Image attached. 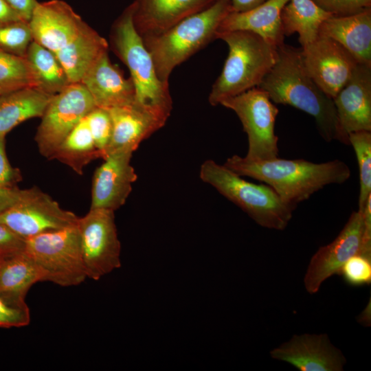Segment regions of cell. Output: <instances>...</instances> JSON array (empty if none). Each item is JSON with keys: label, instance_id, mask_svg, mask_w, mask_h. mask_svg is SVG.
<instances>
[{"label": "cell", "instance_id": "32", "mask_svg": "<svg viewBox=\"0 0 371 371\" xmlns=\"http://www.w3.org/2000/svg\"><path fill=\"white\" fill-rule=\"evenodd\" d=\"M94 143L100 152L102 159L106 156L112 135V120L109 110L93 108L85 117Z\"/></svg>", "mask_w": 371, "mask_h": 371}, {"label": "cell", "instance_id": "24", "mask_svg": "<svg viewBox=\"0 0 371 371\" xmlns=\"http://www.w3.org/2000/svg\"><path fill=\"white\" fill-rule=\"evenodd\" d=\"M38 282L41 273L24 251L0 258V295L11 303L27 305L26 295Z\"/></svg>", "mask_w": 371, "mask_h": 371}, {"label": "cell", "instance_id": "12", "mask_svg": "<svg viewBox=\"0 0 371 371\" xmlns=\"http://www.w3.org/2000/svg\"><path fill=\"white\" fill-rule=\"evenodd\" d=\"M301 49L307 72L333 99L350 78L357 61L337 41L322 35Z\"/></svg>", "mask_w": 371, "mask_h": 371}, {"label": "cell", "instance_id": "14", "mask_svg": "<svg viewBox=\"0 0 371 371\" xmlns=\"http://www.w3.org/2000/svg\"><path fill=\"white\" fill-rule=\"evenodd\" d=\"M29 23L34 41L56 56L72 45L89 26L61 0L38 2Z\"/></svg>", "mask_w": 371, "mask_h": 371}, {"label": "cell", "instance_id": "33", "mask_svg": "<svg viewBox=\"0 0 371 371\" xmlns=\"http://www.w3.org/2000/svg\"><path fill=\"white\" fill-rule=\"evenodd\" d=\"M371 256L358 253L341 267L339 274L352 286L369 284L371 282Z\"/></svg>", "mask_w": 371, "mask_h": 371}, {"label": "cell", "instance_id": "6", "mask_svg": "<svg viewBox=\"0 0 371 371\" xmlns=\"http://www.w3.org/2000/svg\"><path fill=\"white\" fill-rule=\"evenodd\" d=\"M199 176L262 227L283 230L292 218L294 209L271 187L248 181L224 164L207 159L201 164Z\"/></svg>", "mask_w": 371, "mask_h": 371}, {"label": "cell", "instance_id": "20", "mask_svg": "<svg viewBox=\"0 0 371 371\" xmlns=\"http://www.w3.org/2000/svg\"><path fill=\"white\" fill-rule=\"evenodd\" d=\"M319 35L335 40L359 64L371 67V8L351 15L327 18L319 28Z\"/></svg>", "mask_w": 371, "mask_h": 371}, {"label": "cell", "instance_id": "29", "mask_svg": "<svg viewBox=\"0 0 371 371\" xmlns=\"http://www.w3.org/2000/svg\"><path fill=\"white\" fill-rule=\"evenodd\" d=\"M348 140L355 150L359 167L360 190L358 210L362 212L371 196V131L351 133L348 135Z\"/></svg>", "mask_w": 371, "mask_h": 371}, {"label": "cell", "instance_id": "9", "mask_svg": "<svg viewBox=\"0 0 371 371\" xmlns=\"http://www.w3.org/2000/svg\"><path fill=\"white\" fill-rule=\"evenodd\" d=\"M78 218L37 187L21 189L14 201L0 212V223L24 240L76 225Z\"/></svg>", "mask_w": 371, "mask_h": 371}, {"label": "cell", "instance_id": "13", "mask_svg": "<svg viewBox=\"0 0 371 371\" xmlns=\"http://www.w3.org/2000/svg\"><path fill=\"white\" fill-rule=\"evenodd\" d=\"M363 236L362 212L354 211L336 238L321 247L312 257L304 280L309 293H317L324 281L339 274L350 257L362 252Z\"/></svg>", "mask_w": 371, "mask_h": 371}, {"label": "cell", "instance_id": "16", "mask_svg": "<svg viewBox=\"0 0 371 371\" xmlns=\"http://www.w3.org/2000/svg\"><path fill=\"white\" fill-rule=\"evenodd\" d=\"M133 153L118 150L104 159L93 175L90 208L115 211L125 203L137 178L131 164Z\"/></svg>", "mask_w": 371, "mask_h": 371}, {"label": "cell", "instance_id": "25", "mask_svg": "<svg viewBox=\"0 0 371 371\" xmlns=\"http://www.w3.org/2000/svg\"><path fill=\"white\" fill-rule=\"evenodd\" d=\"M331 16L312 0H289L280 14L284 34L289 36L297 33L303 47L318 36L321 24Z\"/></svg>", "mask_w": 371, "mask_h": 371}, {"label": "cell", "instance_id": "27", "mask_svg": "<svg viewBox=\"0 0 371 371\" xmlns=\"http://www.w3.org/2000/svg\"><path fill=\"white\" fill-rule=\"evenodd\" d=\"M25 58L41 91L56 95L71 84L56 56L36 41L29 45Z\"/></svg>", "mask_w": 371, "mask_h": 371}, {"label": "cell", "instance_id": "39", "mask_svg": "<svg viewBox=\"0 0 371 371\" xmlns=\"http://www.w3.org/2000/svg\"><path fill=\"white\" fill-rule=\"evenodd\" d=\"M267 1L268 0H229V2L232 12H238L254 8Z\"/></svg>", "mask_w": 371, "mask_h": 371}, {"label": "cell", "instance_id": "8", "mask_svg": "<svg viewBox=\"0 0 371 371\" xmlns=\"http://www.w3.org/2000/svg\"><path fill=\"white\" fill-rule=\"evenodd\" d=\"M220 104L234 111L241 122L248 139L245 158L258 161L278 157L275 124L279 110L265 91L255 87Z\"/></svg>", "mask_w": 371, "mask_h": 371}, {"label": "cell", "instance_id": "19", "mask_svg": "<svg viewBox=\"0 0 371 371\" xmlns=\"http://www.w3.org/2000/svg\"><path fill=\"white\" fill-rule=\"evenodd\" d=\"M216 0H135L133 23L142 38L158 36Z\"/></svg>", "mask_w": 371, "mask_h": 371}, {"label": "cell", "instance_id": "26", "mask_svg": "<svg viewBox=\"0 0 371 371\" xmlns=\"http://www.w3.org/2000/svg\"><path fill=\"white\" fill-rule=\"evenodd\" d=\"M85 117L67 135L50 158L65 164L79 175L83 174V169L91 161L102 158Z\"/></svg>", "mask_w": 371, "mask_h": 371}, {"label": "cell", "instance_id": "37", "mask_svg": "<svg viewBox=\"0 0 371 371\" xmlns=\"http://www.w3.org/2000/svg\"><path fill=\"white\" fill-rule=\"evenodd\" d=\"M7 3L20 16L30 22L33 12L38 5L36 0H5Z\"/></svg>", "mask_w": 371, "mask_h": 371}, {"label": "cell", "instance_id": "35", "mask_svg": "<svg viewBox=\"0 0 371 371\" xmlns=\"http://www.w3.org/2000/svg\"><path fill=\"white\" fill-rule=\"evenodd\" d=\"M318 7L335 16L359 13L371 8V0H312Z\"/></svg>", "mask_w": 371, "mask_h": 371}, {"label": "cell", "instance_id": "38", "mask_svg": "<svg viewBox=\"0 0 371 371\" xmlns=\"http://www.w3.org/2000/svg\"><path fill=\"white\" fill-rule=\"evenodd\" d=\"M21 20L23 19L5 0H0V24Z\"/></svg>", "mask_w": 371, "mask_h": 371}, {"label": "cell", "instance_id": "30", "mask_svg": "<svg viewBox=\"0 0 371 371\" xmlns=\"http://www.w3.org/2000/svg\"><path fill=\"white\" fill-rule=\"evenodd\" d=\"M33 41L29 22L21 20L0 24V50L2 52L25 57Z\"/></svg>", "mask_w": 371, "mask_h": 371}, {"label": "cell", "instance_id": "34", "mask_svg": "<svg viewBox=\"0 0 371 371\" xmlns=\"http://www.w3.org/2000/svg\"><path fill=\"white\" fill-rule=\"evenodd\" d=\"M30 312L27 305L11 303L0 295V327L19 328L30 324Z\"/></svg>", "mask_w": 371, "mask_h": 371}, {"label": "cell", "instance_id": "18", "mask_svg": "<svg viewBox=\"0 0 371 371\" xmlns=\"http://www.w3.org/2000/svg\"><path fill=\"white\" fill-rule=\"evenodd\" d=\"M91 95L95 106L109 110L136 101L134 85L111 62L108 51L89 67L80 82Z\"/></svg>", "mask_w": 371, "mask_h": 371}, {"label": "cell", "instance_id": "3", "mask_svg": "<svg viewBox=\"0 0 371 371\" xmlns=\"http://www.w3.org/2000/svg\"><path fill=\"white\" fill-rule=\"evenodd\" d=\"M133 12L131 3L114 23L111 47L130 71L137 103L165 124L172 109L169 82L159 79L152 57L135 27Z\"/></svg>", "mask_w": 371, "mask_h": 371}, {"label": "cell", "instance_id": "10", "mask_svg": "<svg viewBox=\"0 0 371 371\" xmlns=\"http://www.w3.org/2000/svg\"><path fill=\"white\" fill-rule=\"evenodd\" d=\"M82 260L87 278L98 280L120 267L121 245L114 211L90 208L78 221Z\"/></svg>", "mask_w": 371, "mask_h": 371}, {"label": "cell", "instance_id": "2", "mask_svg": "<svg viewBox=\"0 0 371 371\" xmlns=\"http://www.w3.org/2000/svg\"><path fill=\"white\" fill-rule=\"evenodd\" d=\"M223 164L241 177L269 186L294 210L326 186L343 183L351 175L349 166L339 159L322 163L279 157L253 161L234 155Z\"/></svg>", "mask_w": 371, "mask_h": 371}, {"label": "cell", "instance_id": "21", "mask_svg": "<svg viewBox=\"0 0 371 371\" xmlns=\"http://www.w3.org/2000/svg\"><path fill=\"white\" fill-rule=\"evenodd\" d=\"M289 0H268L250 10L229 12L217 32L249 31L278 48L284 42L281 11Z\"/></svg>", "mask_w": 371, "mask_h": 371}, {"label": "cell", "instance_id": "23", "mask_svg": "<svg viewBox=\"0 0 371 371\" xmlns=\"http://www.w3.org/2000/svg\"><path fill=\"white\" fill-rule=\"evenodd\" d=\"M54 95L34 87L0 95V137L24 121L41 117Z\"/></svg>", "mask_w": 371, "mask_h": 371}, {"label": "cell", "instance_id": "17", "mask_svg": "<svg viewBox=\"0 0 371 371\" xmlns=\"http://www.w3.org/2000/svg\"><path fill=\"white\" fill-rule=\"evenodd\" d=\"M270 355L300 371H341L346 361L324 334L294 335L272 350Z\"/></svg>", "mask_w": 371, "mask_h": 371}, {"label": "cell", "instance_id": "11", "mask_svg": "<svg viewBox=\"0 0 371 371\" xmlns=\"http://www.w3.org/2000/svg\"><path fill=\"white\" fill-rule=\"evenodd\" d=\"M95 107L91 95L80 82L71 83L54 95L35 135L40 154L50 159L67 135Z\"/></svg>", "mask_w": 371, "mask_h": 371}, {"label": "cell", "instance_id": "1", "mask_svg": "<svg viewBox=\"0 0 371 371\" xmlns=\"http://www.w3.org/2000/svg\"><path fill=\"white\" fill-rule=\"evenodd\" d=\"M277 51L276 63L258 87L265 91L274 104L289 105L311 115L326 142L342 143L333 99L307 72L301 47L284 43Z\"/></svg>", "mask_w": 371, "mask_h": 371}, {"label": "cell", "instance_id": "15", "mask_svg": "<svg viewBox=\"0 0 371 371\" xmlns=\"http://www.w3.org/2000/svg\"><path fill=\"white\" fill-rule=\"evenodd\" d=\"M333 102L343 144L351 133L371 131V67L358 63Z\"/></svg>", "mask_w": 371, "mask_h": 371}, {"label": "cell", "instance_id": "22", "mask_svg": "<svg viewBox=\"0 0 371 371\" xmlns=\"http://www.w3.org/2000/svg\"><path fill=\"white\" fill-rule=\"evenodd\" d=\"M109 111L112 120V135L106 156L118 150L134 152L142 142L164 126L137 102Z\"/></svg>", "mask_w": 371, "mask_h": 371}, {"label": "cell", "instance_id": "4", "mask_svg": "<svg viewBox=\"0 0 371 371\" xmlns=\"http://www.w3.org/2000/svg\"><path fill=\"white\" fill-rule=\"evenodd\" d=\"M218 38L227 43L229 52L209 95L212 106L258 87L278 59L277 48L253 32H217Z\"/></svg>", "mask_w": 371, "mask_h": 371}, {"label": "cell", "instance_id": "28", "mask_svg": "<svg viewBox=\"0 0 371 371\" xmlns=\"http://www.w3.org/2000/svg\"><path fill=\"white\" fill-rule=\"evenodd\" d=\"M27 87H36V82L25 57L0 50V95Z\"/></svg>", "mask_w": 371, "mask_h": 371}, {"label": "cell", "instance_id": "36", "mask_svg": "<svg viewBox=\"0 0 371 371\" xmlns=\"http://www.w3.org/2000/svg\"><path fill=\"white\" fill-rule=\"evenodd\" d=\"M25 240L0 223V258L24 251Z\"/></svg>", "mask_w": 371, "mask_h": 371}, {"label": "cell", "instance_id": "31", "mask_svg": "<svg viewBox=\"0 0 371 371\" xmlns=\"http://www.w3.org/2000/svg\"><path fill=\"white\" fill-rule=\"evenodd\" d=\"M21 180L20 170L13 168L5 153V137H0V212L9 207L16 199Z\"/></svg>", "mask_w": 371, "mask_h": 371}, {"label": "cell", "instance_id": "5", "mask_svg": "<svg viewBox=\"0 0 371 371\" xmlns=\"http://www.w3.org/2000/svg\"><path fill=\"white\" fill-rule=\"evenodd\" d=\"M231 12L229 0H216L164 33L142 38L159 79L168 82L177 66L214 40L221 23Z\"/></svg>", "mask_w": 371, "mask_h": 371}, {"label": "cell", "instance_id": "7", "mask_svg": "<svg viewBox=\"0 0 371 371\" xmlns=\"http://www.w3.org/2000/svg\"><path fill=\"white\" fill-rule=\"evenodd\" d=\"M24 251L37 267L42 282L72 286L87 278L77 225L25 240Z\"/></svg>", "mask_w": 371, "mask_h": 371}]
</instances>
